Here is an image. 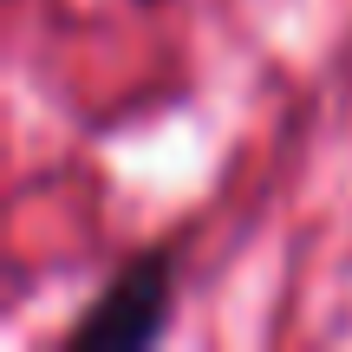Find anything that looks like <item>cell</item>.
I'll return each mask as SVG.
<instances>
[{
	"label": "cell",
	"instance_id": "1",
	"mask_svg": "<svg viewBox=\"0 0 352 352\" xmlns=\"http://www.w3.org/2000/svg\"><path fill=\"white\" fill-rule=\"evenodd\" d=\"M170 314H176V254L144 248L72 320L65 346H78V352H138V346H157L170 333Z\"/></svg>",
	"mask_w": 352,
	"mask_h": 352
}]
</instances>
